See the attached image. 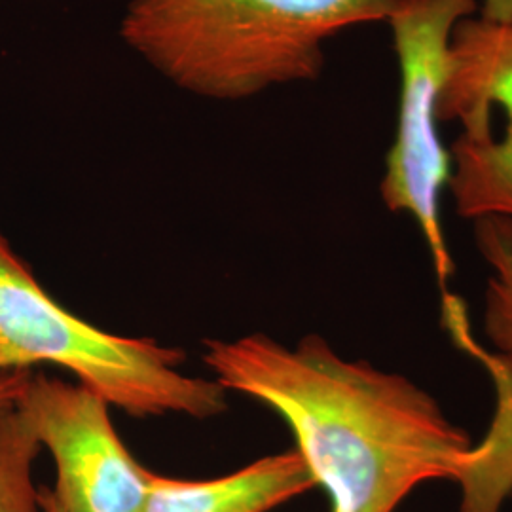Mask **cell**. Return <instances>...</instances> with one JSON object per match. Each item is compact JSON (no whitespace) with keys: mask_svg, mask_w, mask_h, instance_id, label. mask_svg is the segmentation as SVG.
<instances>
[{"mask_svg":"<svg viewBox=\"0 0 512 512\" xmlns=\"http://www.w3.org/2000/svg\"><path fill=\"white\" fill-rule=\"evenodd\" d=\"M184 359L183 349L110 334L76 317L46 293L0 232V374L50 363L131 416H219L228 391L184 374Z\"/></svg>","mask_w":512,"mask_h":512,"instance_id":"cell-3","label":"cell"},{"mask_svg":"<svg viewBox=\"0 0 512 512\" xmlns=\"http://www.w3.org/2000/svg\"><path fill=\"white\" fill-rule=\"evenodd\" d=\"M16 404L54 458L63 511L141 512L152 471L131 456L97 391L37 374Z\"/></svg>","mask_w":512,"mask_h":512,"instance_id":"cell-5","label":"cell"},{"mask_svg":"<svg viewBox=\"0 0 512 512\" xmlns=\"http://www.w3.org/2000/svg\"><path fill=\"white\" fill-rule=\"evenodd\" d=\"M476 10V0H399L389 14L401 69L399 122L389 148L382 198L389 211L418 222L442 294L454 275L440 220L442 188L452 179V154L439 135V101L448 73L452 31Z\"/></svg>","mask_w":512,"mask_h":512,"instance_id":"cell-4","label":"cell"},{"mask_svg":"<svg viewBox=\"0 0 512 512\" xmlns=\"http://www.w3.org/2000/svg\"><path fill=\"white\" fill-rule=\"evenodd\" d=\"M42 450L18 404L0 408V512H42L33 463Z\"/></svg>","mask_w":512,"mask_h":512,"instance_id":"cell-10","label":"cell"},{"mask_svg":"<svg viewBox=\"0 0 512 512\" xmlns=\"http://www.w3.org/2000/svg\"><path fill=\"white\" fill-rule=\"evenodd\" d=\"M482 19L495 23H512V0H484Z\"/></svg>","mask_w":512,"mask_h":512,"instance_id":"cell-12","label":"cell"},{"mask_svg":"<svg viewBox=\"0 0 512 512\" xmlns=\"http://www.w3.org/2000/svg\"><path fill=\"white\" fill-rule=\"evenodd\" d=\"M476 243L492 268L484 296L486 332L501 353L512 357V219H478Z\"/></svg>","mask_w":512,"mask_h":512,"instance_id":"cell-9","label":"cell"},{"mask_svg":"<svg viewBox=\"0 0 512 512\" xmlns=\"http://www.w3.org/2000/svg\"><path fill=\"white\" fill-rule=\"evenodd\" d=\"M442 321L458 348L490 372L497 393L492 427L486 439L473 446L459 476V512H501L512 494V357L490 353L476 342L467 308L456 294H442Z\"/></svg>","mask_w":512,"mask_h":512,"instance_id":"cell-8","label":"cell"},{"mask_svg":"<svg viewBox=\"0 0 512 512\" xmlns=\"http://www.w3.org/2000/svg\"><path fill=\"white\" fill-rule=\"evenodd\" d=\"M499 107L507 129L497 147L512 152V23L461 19L452 31L448 73L439 101L440 122L463 124L461 141H492L490 114Z\"/></svg>","mask_w":512,"mask_h":512,"instance_id":"cell-6","label":"cell"},{"mask_svg":"<svg viewBox=\"0 0 512 512\" xmlns=\"http://www.w3.org/2000/svg\"><path fill=\"white\" fill-rule=\"evenodd\" d=\"M317 488L298 450L260 458L228 476L179 480L152 473L141 512H268Z\"/></svg>","mask_w":512,"mask_h":512,"instance_id":"cell-7","label":"cell"},{"mask_svg":"<svg viewBox=\"0 0 512 512\" xmlns=\"http://www.w3.org/2000/svg\"><path fill=\"white\" fill-rule=\"evenodd\" d=\"M399 0H131L120 37L184 92L239 101L317 78L323 42Z\"/></svg>","mask_w":512,"mask_h":512,"instance_id":"cell-2","label":"cell"},{"mask_svg":"<svg viewBox=\"0 0 512 512\" xmlns=\"http://www.w3.org/2000/svg\"><path fill=\"white\" fill-rule=\"evenodd\" d=\"M31 376H33L31 370H16V372L0 374V408L18 403Z\"/></svg>","mask_w":512,"mask_h":512,"instance_id":"cell-11","label":"cell"},{"mask_svg":"<svg viewBox=\"0 0 512 512\" xmlns=\"http://www.w3.org/2000/svg\"><path fill=\"white\" fill-rule=\"evenodd\" d=\"M203 348L217 384L289 425L330 512H395L423 482H458L475 446L414 382L346 361L317 334L294 348L266 334Z\"/></svg>","mask_w":512,"mask_h":512,"instance_id":"cell-1","label":"cell"},{"mask_svg":"<svg viewBox=\"0 0 512 512\" xmlns=\"http://www.w3.org/2000/svg\"><path fill=\"white\" fill-rule=\"evenodd\" d=\"M38 503H40L42 512H65L57 505L54 494H52V488H48V486L38 488Z\"/></svg>","mask_w":512,"mask_h":512,"instance_id":"cell-13","label":"cell"}]
</instances>
